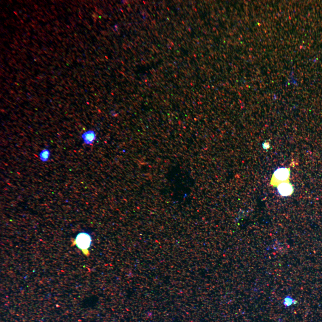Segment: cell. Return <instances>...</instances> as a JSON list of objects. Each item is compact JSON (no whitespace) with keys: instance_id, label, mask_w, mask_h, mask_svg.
<instances>
[{"instance_id":"5","label":"cell","mask_w":322,"mask_h":322,"mask_svg":"<svg viewBox=\"0 0 322 322\" xmlns=\"http://www.w3.org/2000/svg\"><path fill=\"white\" fill-rule=\"evenodd\" d=\"M50 156V151L49 150L45 149L42 150L39 154V158L41 161L43 162H47L49 160Z\"/></svg>"},{"instance_id":"2","label":"cell","mask_w":322,"mask_h":322,"mask_svg":"<svg viewBox=\"0 0 322 322\" xmlns=\"http://www.w3.org/2000/svg\"><path fill=\"white\" fill-rule=\"evenodd\" d=\"M290 168L281 167L277 169L272 176L270 184L273 187H277L281 183L290 182Z\"/></svg>"},{"instance_id":"6","label":"cell","mask_w":322,"mask_h":322,"mask_svg":"<svg viewBox=\"0 0 322 322\" xmlns=\"http://www.w3.org/2000/svg\"><path fill=\"white\" fill-rule=\"evenodd\" d=\"M298 303V301L290 296H287L284 299L283 304L287 308L292 304H295Z\"/></svg>"},{"instance_id":"4","label":"cell","mask_w":322,"mask_h":322,"mask_svg":"<svg viewBox=\"0 0 322 322\" xmlns=\"http://www.w3.org/2000/svg\"><path fill=\"white\" fill-rule=\"evenodd\" d=\"M82 138L84 143L87 145H91L96 139V134L94 131L89 130L82 134Z\"/></svg>"},{"instance_id":"7","label":"cell","mask_w":322,"mask_h":322,"mask_svg":"<svg viewBox=\"0 0 322 322\" xmlns=\"http://www.w3.org/2000/svg\"><path fill=\"white\" fill-rule=\"evenodd\" d=\"M263 147L264 149H267L270 147V144L268 142H265L262 144Z\"/></svg>"},{"instance_id":"3","label":"cell","mask_w":322,"mask_h":322,"mask_svg":"<svg viewBox=\"0 0 322 322\" xmlns=\"http://www.w3.org/2000/svg\"><path fill=\"white\" fill-rule=\"evenodd\" d=\"M277 188L278 193L282 196H290L293 192V187L290 182L281 183Z\"/></svg>"},{"instance_id":"1","label":"cell","mask_w":322,"mask_h":322,"mask_svg":"<svg viewBox=\"0 0 322 322\" xmlns=\"http://www.w3.org/2000/svg\"><path fill=\"white\" fill-rule=\"evenodd\" d=\"M91 243L90 235L87 233L81 232L76 236L73 244L80 250L85 255L88 256L89 255L88 249Z\"/></svg>"}]
</instances>
